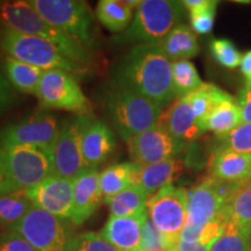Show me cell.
<instances>
[{
    "label": "cell",
    "mask_w": 251,
    "mask_h": 251,
    "mask_svg": "<svg viewBox=\"0 0 251 251\" xmlns=\"http://www.w3.org/2000/svg\"><path fill=\"white\" fill-rule=\"evenodd\" d=\"M211 251H251V233L229 220L225 233L213 244Z\"/></svg>",
    "instance_id": "33"
},
{
    "label": "cell",
    "mask_w": 251,
    "mask_h": 251,
    "mask_svg": "<svg viewBox=\"0 0 251 251\" xmlns=\"http://www.w3.org/2000/svg\"><path fill=\"white\" fill-rule=\"evenodd\" d=\"M1 68L13 89L27 94H36L40 81L46 71L9 56H5L2 59Z\"/></svg>",
    "instance_id": "25"
},
{
    "label": "cell",
    "mask_w": 251,
    "mask_h": 251,
    "mask_svg": "<svg viewBox=\"0 0 251 251\" xmlns=\"http://www.w3.org/2000/svg\"><path fill=\"white\" fill-rule=\"evenodd\" d=\"M140 0H101L96 7V17L106 29L120 34L127 29L139 8Z\"/></svg>",
    "instance_id": "22"
},
{
    "label": "cell",
    "mask_w": 251,
    "mask_h": 251,
    "mask_svg": "<svg viewBox=\"0 0 251 251\" xmlns=\"http://www.w3.org/2000/svg\"><path fill=\"white\" fill-rule=\"evenodd\" d=\"M170 249L171 251H211V248L202 246L198 242H185L181 240L178 241Z\"/></svg>",
    "instance_id": "42"
},
{
    "label": "cell",
    "mask_w": 251,
    "mask_h": 251,
    "mask_svg": "<svg viewBox=\"0 0 251 251\" xmlns=\"http://www.w3.org/2000/svg\"><path fill=\"white\" fill-rule=\"evenodd\" d=\"M17 190L18 188L14 186L11 180H9V178L7 177V175H6L4 169H2L1 164H0V197L11 192H14V191Z\"/></svg>",
    "instance_id": "43"
},
{
    "label": "cell",
    "mask_w": 251,
    "mask_h": 251,
    "mask_svg": "<svg viewBox=\"0 0 251 251\" xmlns=\"http://www.w3.org/2000/svg\"><path fill=\"white\" fill-rule=\"evenodd\" d=\"M29 5L51 26L89 48L96 45V26L90 6L79 0H29Z\"/></svg>",
    "instance_id": "7"
},
{
    "label": "cell",
    "mask_w": 251,
    "mask_h": 251,
    "mask_svg": "<svg viewBox=\"0 0 251 251\" xmlns=\"http://www.w3.org/2000/svg\"><path fill=\"white\" fill-rule=\"evenodd\" d=\"M229 96L230 94L225 92L224 90H221L214 84L209 83H203L199 89L188 94L187 99L191 109H192L194 118L200 125V127L212 109L222 100L227 99Z\"/></svg>",
    "instance_id": "28"
},
{
    "label": "cell",
    "mask_w": 251,
    "mask_h": 251,
    "mask_svg": "<svg viewBox=\"0 0 251 251\" xmlns=\"http://www.w3.org/2000/svg\"><path fill=\"white\" fill-rule=\"evenodd\" d=\"M240 125H242L240 106L233 97L229 96L212 109L202 121L201 128L203 131H212L218 137H222Z\"/></svg>",
    "instance_id": "23"
},
{
    "label": "cell",
    "mask_w": 251,
    "mask_h": 251,
    "mask_svg": "<svg viewBox=\"0 0 251 251\" xmlns=\"http://www.w3.org/2000/svg\"><path fill=\"white\" fill-rule=\"evenodd\" d=\"M83 117L68 119L59 126V131L52 147L54 175L74 180L86 170L81 152Z\"/></svg>",
    "instance_id": "13"
},
{
    "label": "cell",
    "mask_w": 251,
    "mask_h": 251,
    "mask_svg": "<svg viewBox=\"0 0 251 251\" xmlns=\"http://www.w3.org/2000/svg\"><path fill=\"white\" fill-rule=\"evenodd\" d=\"M103 101L113 126L126 142L155 127L163 113L161 106L114 80L106 89Z\"/></svg>",
    "instance_id": "4"
},
{
    "label": "cell",
    "mask_w": 251,
    "mask_h": 251,
    "mask_svg": "<svg viewBox=\"0 0 251 251\" xmlns=\"http://www.w3.org/2000/svg\"><path fill=\"white\" fill-rule=\"evenodd\" d=\"M185 7L174 0H143L127 29L113 37L120 46L158 45L184 19Z\"/></svg>",
    "instance_id": "3"
},
{
    "label": "cell",
    "mask_w": 251,
    "mask_h": 251,
    "mask_svg": "<svg viewBox=\"0 0 251 251\" xmlns=\"http://www.w3.org/2000/svg\"><path fill=\"white\" fill-rule=\"evenodd\" d=\"M209 48H211L213 57L222 67L235 69L240 65L242 55L230 40L214 39L212 40Z\"/></svg>",
    "instance_id": "36"
},
{
    "label": "cell",
    "mask_w": 251,
    "mask_h": 251,
    "mask_svg": "<svg viewBox=\"0 0 251 251\" xmlns=\"http://www.w3.org/2000/svg\"><path fill=\"white\" fill-rule=\"evenodd\" d=\"M58 131L59 125L55 115L47 112H36L1 128L0 148L25 146L35 147L52 152Z\"/></svg>",
    "instance_id": "12"
},
{
    "label": "cell",
    "mask_w": 251,
    "mask_h": 251,
    "mask_svg": "<svg viewBox=\"0 0 251 251\" xmlns=\"http://www.w3.org/2000/svg\"><path fill=\"white\" fill-rule=\"evenodd\" d=\"M158 45L171 62L193 58L199 52L196 33L184 24L176 26Z\"/></svg>",
    "instance_id": "24"
},
{
    "label": "cell",
    "mask_w": 251,
    "mask_h": 251,
    "mask_svg": "<svg viewBox=\"0 0 251 251\" xmlns=\"http://www.w3.org/2000/svg\"><path fill=\"white\" fill-rule=\"evenodd\" d=\"M157 125L175 139L192 144L205 133L194 118L187 97L177 98L162 113Z\"/></svg>",
    "instance_id": "18"
},
{
    "label": "cell",
    "mask_w": 251,
    "mask_h": 251,
    "mask_svg": "<svg viewBox=\"0 0 251 251\" xmlns=\"http://www.w3.org/2000/svg\"><path fill=\"white\" fill-rule=\"evenodd\" d=\"M148 213L136 216H109L100 235L119 251H140Z\"/></svg>",
    "instance_id": "19"
},
{
    "label": "cell",
    "mask_w": 251,
    "mask_h": 251,
    "mask_svg": "<svg viewBox=\"0 0 251 251\" xmlns=\"http://www.w3.org/2000/svg\"><path fill=\"white\" fill-rule=\"evenodd\" d=\"M17 100V92L8 81L1 65H0V114L13 107Z\"/></svg>",
    "instance_id": "39"
},
{
    "label": "cell",
    "mask_w": 251,
    "mask_h": 251,
    "mask_svg": "<svg viewBox=\"0 0 251 251\" xmlns=\"http://www.w3.org/2000/svg\"><path fill=\"white\" fill-rule=\"evenodd\" d=\"M190 146L172 137L158 125L127 141L130 158L139 165L156 164L176 158Z\"/></svg>",
    "instance_id": "14"
},
{
    "label": "cell",
    "mask_w": 251,
    "mask_h": 251,
    "mask_svg": "<svg viewBox=\"0 0 251 251\" xmlns=\"http://www.w3.org/2000/svg\"><path fill=\"white\" fill-rule=\"evenodd\" d=\"M140 165L136 163H119L103 170L99 176L102 198H111L136 185Z\"/></svg>",
    "instance_id": "26"
},
{
    "label": "cell",
    "mask_w": 251,
    "mask_h": 251,
    "mask_svg": "<svg viewBox=\"0 0 251 251\" xmlns=\"http://www.w3.org/2000/svg\"><path fill=\"white\" fill-rule=\"evenodd\" d=\"M0 164L18 190H29L54 175L52 152L35 147L0 148Z\"/></svg>",
    "instance_id": "8"
},
{
    "label": "cell",
    "mask_w": 251,
    "mask_h": 251,
    "mask_svg": "<svg viewBox=\"0 0 251 251\" xmlns=\"http://www.w3.org/2000/svg\"><path fill=\"white\" fill-rule=\"evenodd\" d=\"M65 251H119L111 246L101 235L94 231H85L74 235L69 241Z\"/></svg>",
    "instance_id": "34"
},
{
    "label": "cell",
    "mask_w": 251,
    "mask_h": 251,
    "mask_svg": "<svg viewBox=\"0 0 251 251\" xmlns=\"http://www.w3.org/2000/svg\"><path fill=\"white\" fill-rule=\"evenodd\" d=\"M0 51L18 61L43 70H64L83 75L89 67L65 57L54 45L40 37L19 33L0 24Z\"/></svg>",
    "instance_id": "5"
},
{
    "label": "cell",
    "mask_w": 251,
    "mask_h": 251,
    "mask_svg": "<svg viewBox=\"0 0 251 251\" xmlns=\"http://www.w3.org/2000/svg\"><path fill=\"white\" fill-rule=\"evenodd\" d=\"M240 185L225 183L207 176L197 186L188 191L187 220L179 240L198 242L203 227L228 205Z\"/></svg>",
    "instance_id": "6"
},
{
    "label": "cell",
    "mask_w": 251,
    "mask_h": 251,
    "mask_svg": "<svg viewBox=\"0 0 251 251\" xmlns=\"http://www.w3.org/2000/svg\"><path fill=\"white\" fill-rule=\"evenodd\" d=\"M99 172L97 169H86L74 179V211L70 221L74 226H81L89 220L100 205Z\"/></svg>",
    "instance_id": "17"
},
{
    "label": "cell",
    "mask_w": 251,
    "mask_h": 251,
    "mask_svg": "<svg viewBox=\"0 0 251 251\" xmlns=\"http://www.w3.org/2000/svg\"><path fill=\"white\" fill-rule=\"evenodd\" d=\"M0 251H37L15 230L7 228L0 234Z\"/></svg>",
    "instance_id": "37"
},
{
    "label": "cell",
    "mask_w": 251,
    "mask_h": 251,
    "mask_svg": "<svg viewBox=\"0 0 251 251\" xmlns=\"http://www.w3.org/2000/svg\"><path fill=\"white\" fill-rule=\"evenodd\" d=\"M34 207L25 190H17L0 197V227H11Z\"/></svg>",
    "instance_id": "30"
},
{
    "label": "cell",
    "mask_w": 251,
    "mask_h": 251,
    "mask_svg": "<svg viewBox=\"0 0 251 251\" xmlns=\"http://www.w3.org/2000/svg\"><path fill=\"white\" fill-rule=\"evenodd\" d=\"M181 4L190 13L191 29L196 34H209L214 27L216 7L215 0H184Z\"/></svg>",
    "instance_id": "29"
},
{
    "label": "cell",
    "mask_w": 251,
    "mask_h": 251,
    "mask_svg": "<svg viewBox=\"0 0 251 251\" xmlns=\"http://www.w3.org/2000/svg\"><path fill=\"white\" fill-rule=\"evenodd\" d=\"M0 24L19 33L48 41L71 61L86 67L93 63L92 51L89 48L47 23L28 1H2L0 6Z\"/></svg>",
    "instance_id": "2"
},
{
    "label": "cell",
    "mask_w": 251,
    "mask_h": 251,
    "mask_svg": "<svg viewBox=\"0 0 251 251\" xmlns=\"http://www.w3.org/2000/svg\"><path fill=\"white\" fill-rule=\"evenodd\" d=\"M153 251H171L170 248H163V249H158V250H153Z\"/></svg>",
    "instance_id": "44"
},
{
    "label": "cell",
    "mask_w": 251,
    "mask_h": 251,
    "mask_svg": "<svg viewBox=\"0 0 251 251\" xmlns=\"http://www.w3.org/2000/svg\"><path fill=\"white\" fill-rule=\"evenodd\" d=\"M185 168L183 159L172 158L150 165H140L136 185L151 197L180 177Z\"/></svg>",
    "instance_id": "21"
},
{
    "label": "cell",
    "mask_w": 251,
    "mask_h": 251,
    "mask_svg": "<svg viewBox=\"0 0 251 251\" xmlns=\"http://www.w3.org/2000/svg\"><path fill=\"white\" fill-rule=\"evenodd\" d=\"M2 5V1H0V6H1Z\"/></svg>",
    "instance_id": "45"
},
{
    "label": "cell",
    "mask_w": 251,
    "mask_h": 251,
    "mask_svg": "<svg viewBox=\"0 0 251 251\" xmlns=\"http://www.w3.org/2000/svg\"><path fill=\"white\" fill-rule=\"evenodd\" d=\"M172 84L177 98L187 97L202 85L196 67L188 59L172 62Z\"/></svg>",
    "instance_id": "32"
},
{
    "label": "cell",
    "mask_w": 251,
    "mask_h": 251,
    "mask_svg": "<svg viewBox=\"0 0 251 251\" xmlns=\"http://www.w3.org/2000/svg\"><path fill=\"white\" fill-rule=\"evenodd\" d=\"M114 81L165 107L176 97L172 62L159 45L135 46L117 62Z\"/></svg>",
    "instance_id": "1"
},
{
    "label": "cell",
    "mask_w": 251,
    "mask_h": 251,
    "mask_svg": "<svg viewBox=\"0 0 251 251\" xmlns=\"http://www.w3.org/2000/svg\"><path fill=\"white\" fill-rule=\"evenodd\" d=\"M149 196L137 185L128 187L121 193L111 198H105L103 201L109 207L111 216H136L147 213Z\"/></svg>",
    "instance_id": "27"
},
{
    "label": "cell",
    "mask_w": 251,
    "mask_h": 251,
    "mask_svg": "<svg viewBox=\"0 0 251 251\" xmlns=\"http://www.w3.org/2000/svg\"><path fill=\"white\" fill-rule=\"evenodd\" d=\"M208 176L231 184H242L251 178V153L215 148L208 159Z\"/></svg>",
    "instance_id": "20"
},
{
    "label": "cell",
    "mask_w": 251,
    "mask_h": 251,
    "mask_svg": "<svg viewBox=\"0 0 251 251\" xmlns=\"http://www.w3.org/2000/svg\"><path fill=\"white\" fill-rule=\"evenodd\" d=\"M115 148V136L111 128L91 115L83 117L81 152L87 169H97Z\"/></svg>",
    "instance_id": "16"
},
{
    "label": "cell",
    "mask_w": 251,
    "mask_h": 251,
    "mask_svg": "<svg viewBox=\"0 0 251 251\" xmlns=\"http://www.w3.org/2000/svg\"><path fill=\"white\" fill-rule=\"evenodd\" d=\"M227 206L230 221L251 233V178L236 188Z\"/></svg>",
    "instance_id": "31"
},
{
    "label": "cell",
    "mask_w": 251,
    "mask_h": 251,
    "mask_svg": "<svg viewBox=\"0 0 251 251\" xmlns=\"http://www.w3.org/2000/svg\"><path fill=\"white\" fill-rule=\"evenodd\" d=\"M237 103L242 115V124L251 125V89L244 87L240 91Z\"/></svg>",
    "instance_id": "40"
},
{
    "label": "cell",
    "mask_w": 251,
    "mask_h": 251,
    "mask_svg": "<svg viewBox=\"0 0 251 251\" xmlns=\"http://www.w3.org/2000/svg\"><path fill=\"white\" fill-rule=\"evenodd\" d=\"M241 74L244 78V83H246V87L251 89V50L247 51L246 54L242 55L240 63Z\"/></svg>",
    "instance_id": "41"
},
{
    "label": "cell",
    "mask_w": 251,
    "mask_h": 251,
    "mask_svg": "<svg viewBox=\"0 0 251 251\" xmlns=\"http://www.w3.org/2000/svg\"><path fill=\"white\" fill-rule=\"evenodd\" d=\"M34 206L70 221L74 211V180L51 175L36 186L26 190Z\"/></svg>",
    "instance_id": "15"
},
{
    "label": "cell",
    "mask_w": 251,
    "mask_h": 251,
    "mask_svg": "<svg viewBox=\"0 0 251 251\" xmlns=\"http://www.w3.org/2000/svg\"><path fill=\"white\" fill-rule=\"evenodd\" d=\"M215 148L230 149L237 152L251 153V125L242 124L225 136L219 137Z\"/></svg>",
    "instance_id": "35"
},
{
    "label": "cell",
    "mask_w": 251,
    "mask_h": 251,
    "mask_svg": "<svg viewBox=\"0 0 251 251\" xmlns=\"http://www.w3.org/2000/svg\"><path fill=\"white\" fill-rule=\"evenodd\" d=\"M36 97L41 108L61 109L77 117H89L91 102L80 89L74 75L64 70H46L40 81Z\"/></svg>",
    "instance_id": "9"
},
{
    "label": "cell",
    "mask_w": 251,
    "mask_h": 251,
    "mask_svg": "<svg viewBox=\"0 0 251 251\" xmlns=\"http://www.w3.org/2000/svg\"><path fill=\"white\" fill-rule=\"evenodd\" d=\"M163 248H170L162 236L161 233L155 228V226L151 224L149 218L147 220L143 229V237L142 243H141L140 251H153L163 249Z\"/></svg>",
    "instance_id": "38"
},
{
    "label": "cell",
    "mask_w": 251,
    "mask_h": 251,
    "mask_svg": "<svg viewBox=\"0 0 251 251\" xmlns=\"http://www.w3.org/2000/svg\"><path fill=\"white\" fill-rule=\"evenodd\" d=\"M187 206L188 191L172 184L149 198L148 218L170 248L179 241L187 220Z\"/></svg>",
    "instance_id": "10"
},
{
    "label": "cell",
    "mask_w": 251,
    "mask_h": 251,
    "mask_svg": "<svg viewBox=\"0 0 251 251\" xmlns=\"http://www.w3.org/2000/svg\"><path fill=\"white\" fill-rule=\"evenodd\" d=\"M68 221L34 206L9 229L20 234L37 251H65L75 235Z\"/></svg>",
    "instance_id": "11"
}]
</instances>
